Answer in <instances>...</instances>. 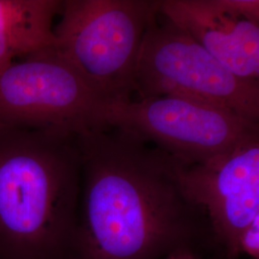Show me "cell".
I'll use <instances>...</instances> for the list:
<instances>
[{
    "label": "cell",
    "instance_id": "5b68a950",
    "mask_svg": "<svg viewBox=\"0 0 259 259\" xmlns=\"http://www.w3.org/2000/svg\"><path fill=\"white\" fill-rule=\"evenodd\" d=\"M111 106L51 47L0 71V127L80 135L106 129Z\"/></svg>",
    "mask_w": 259,
    "mask_h": 259
},
{
    "label": "cell",
    "instance_id": "30bf717a",
    "mask_svg": "<svg viewBox=\"0 0 259 259\" xmlns=\"http://www.w3.org/2000/svg\"><path fill=\"white\" fill-rule=\"evenodd\" d=\"M246 254L259 259V216L241 232L236 243V256Z\"/></svg>",
    "mask_w": 259,
    "mask_h": 259
},
{
    "label": "cell",
    "instance_id": "8fae6325",
    "mask_svg": "<svg viewBox=\"0 0 259 259\" xmlns=\"http://www.w3.org/2000/svg\"><path fill=\"white\" fill-rule=\"evenodd\" d=\"M185 259H207L204 257L201 251L195 249H187L185 251Z\"/></svg>",
    "mask_w": 259,
    "mask_h": 259
},
{
    "label": "cell",
    "instance_id": "7c38bea8",
    "mask_svg": "<svg viewBox=\"0 0 259 259\" xmlns=\"http://www.w3.org/2000/svg\"><path fill=\"white\" fill-rule=\"evenodd\" d=\"M219 259H225V258H219Z\"/></svg>",
    "mask_w": 259,
    "mask_h": 259
},
{
    "label": "cell",
    "instance_id": "3957f363",
    "mask_svg": "<svg viewBox=\"0 0 259 259\" xmlns=\"http://www.w3.org/2000/svg\"><path fill=\"white\" fill-rule=\"evenodd\" d=\"M159 0H63L54 25L57 54L111 103H128L145 31Z\"/></svg>",
    "mask_w": 259,
    "mask_h": 259
},
{
    "label": "cell",
    "instance_id": "ba28073f",
    "mask_svg": "<svg viewBox=\"0 0 259 259\" xmlns=\"http://www.w3.org/2000/svg\"><path fill=\"white\" fill-rule=\"evenodd\" d=\"M158 14L234 74L258 80V0H159Z\"/></svg>",
    "mask_w": 259,
    "mask_h": 259
},
{
    "label": "cell",
    "instance_id": "8992f818",
    "mask_svg": "<svg viewBox=\"0 0 259 259\" xmlns=\"http://www.w3.org/2000/svg\"><path fill=\"white\" fill-rule=\"evenodd\" d=\"M105 125L152 142L184 165L227 155L259 132V124L229 110L171 95L111 105Z\"/></svg>",
    "mask_w": 259,
    "mask_h": 259
},
{
    "label": "cell",
    "instance_id": "7a4b0ae2",
    "mask_svg": "<svg viewBox=\"0 0 259 259\" xmlns=\"http://www.w3.org/2000/svg\"><path fill=\"white\" fill-rule=\"evenodd\" d=\"M78 135L0 127V259H76Z\"/></svg>",
    "mask_w": 259,
    "mask_h": 259
},
{
    "label": "cell",
    "instance_id": "52a82bcc",
    "mask_svg": "<svg viewBox=\"0 0 259 259\" xmlns=\"http://www.w3.org/2000/svg\"><path fill=\"white\" fill-rule=\"evenodd\" d=\"M175 164L185 193L207 219L221 258L237 259L241 232L259 216V132L222 157Z\"/></svg>",
    "mask_w": 259,
    "mask_h": 259
},
{
    "label": "cell",
    "instance_id": "277c9868",
    "mask_svg": "<svg viewBox=\"0 0 259 259\" xmlns=\"http://www.w3.org/2000/svg\"><path fill=\"white\" fill-rule=\"evenodd\" d=\"M139 99L179 96L259 124V81L234 74L159 14L145 31L136 67Z\"/></svg>",
    "mask_w": 259,
    "mask_h": 259
},
{
    "label": "cell",
    "instance_id": "6da1fadb",
    "mask_svg": "<svg viewBox=\"0 0 259 259\" xmlns=\"http://www.w3.org/2000/svg\"><path fill=\"white\" fill-rule=\"evenodd\" d=\"M78 142L76 259H160L182 248H215L172 157L115 128L87 131Z\"/></svg>",
    "mask_w": 259,
    "mask_h": 259
},
{
    "label": "cell",
    "instance_id": "9c48e42d",
    "mask_svg": "<svg viewBox=\"0 0 259 259\" xmlns=\"http://www.w3.org/2000/svg\"><path fill=\"white\" fill-rule=\"evenodd\" d=\"M63 0H0V71L53 47L54 19Z\"/></svg>",
    "mask_w": 259,
    "mask_h": 259
}]
</instances>
